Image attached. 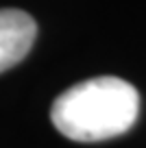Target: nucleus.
I'll return each mask as SVG.
<instances>
[{
	"mask_svg": "<svg viewBox=\"0 0 146 148\" xmlns=\"http://www.w3.org/2000/svg\"><path fill=\"white\" fill-rule=\"evenodd\" d=\"M140 113V94L118 76H96L59 94L50 120L74 142H105L127 133Z\"/></svg>",
	"mask_w": 146,
	"mask_h": 148,
	"instance_id": "obj_1",
	"label": "nucleus"
},
{
	"mask_svg": "<svg viewBox=\"0 0 146 148\" xmlns=\"http://www.w3.org/2000/svg\"><path fill=\"white\" fill-rule=\"evenodd\" d=\"M37 24L20 9H0V72L13 68L31 50Z\"/></svg>",
	"mask_w": 146,
	"mask_h": 148,
	"instance_id": "obj_2",
	"label": "nucleus"
}]
</instances>
